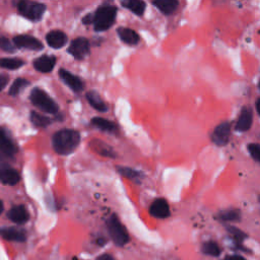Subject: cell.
<instances>
[{
  "mask_svg": "<svg viewBox=\"0 0 260 260\" xmlns=\"http://www.w3.org/2000/svg\"><path fill=\"white\" fill-rule=\"evenodd\" d=\"M80 142V135L73 129H62L56 132L52 138L54 150L62 155L71 153Z\"/></svg>",
  "mask_w": 260,
  "mask_h": 260,
  "instance_id": "obj_1",
  "label": "cell"
},
{
  "mask_svg": "<svg viewBox=\"0 0 260 260\" xmlns=\"http://www.w3.org/2000/svg\"><path fill=\"white\" fill-rule=\"evenodd\" d=\"M117 8L114 5H103L98 8L93 15V26L98 31L110 28L116 20Z\"/></svg>",
  "mask_w": 260,
  "mask_h": 260,
  "instance_id": "obj_2",
  "label": "cell"
},
{
  "mask_svg": "<svg viewBox=\"0 0 260 260\" xmlns=\"http://www.w3.org/2000/svg\"><path fill=\"white\" fill-rule=\"evenodd\" d=\"M30 101L31 103L39 108L40 110L49 113L56 114L58 112V105L54 102V100L43 89L36 87L30 92Z\"/></svg>",
  "mask_w": 260,
  "mask_h": 260,
  "instance_id": "obj_3",
  "label": "cell"
},
{
  "mask_svg": "<svg viewBox=\"0 0 260 260\" xmlns=\"http://www.w3.org/2000/svg\"><path fill=\"white\" fill-rule=\"evenodd\" d=\"M109 235L118 246H124L129 241L128 233L116 214H112L107 220Z\"/></svg>",
  "mask_w": 260,
  "mask_h": 260,
  "instance_id": "obj_4",
  "label": "cell"
},
{
  "mask_svg": "<svg viewBox=\"0 0 260 260\" xmlns=\"http://www.w3.org/2000/svg\"><path fill=\"white\" fill-rule=\"evenodd\" d=\"M18 12L29 20H40L46 10V6L43 3L35 1H19L17 3Z\"/></svg>",
  "mask_w": 260,
  "mask_h": 260,
  "instance_id": "obj_5",
  "label": "cell"
},
{
  "mask_svg": "<svg viewBox=\"0 0 260 260\" xmlns=\"http://www.w3.org/2000/svg\"><path fill=\"white\" fill-rule=\"evenodd\" d=\"M67 51L75 59L82 60L89 53V42L85 38H76L71 42Z\"/></svg>",
  "mask_w": 260,
  "mask_h": 260,
  "instance_id": "obj_6",
  "label": "cell"
},
{
  "mask_svg": "<svg viewBox=\"0 0 260 260\" xmlns=\"http://www.w3.org/2000/svg\"><path fill=\"white\" fill-rule=\"evenodd\" d=\"M230 134H231V124L229 122H222L214 128L211 134V140L216 145L222 146L229 142Z\"/></svg>",
  "mask_w": 260,
  "mask_h": 260,
  "instance_id": "obj_7",
  "label": "cell"
},
{
  "mask_svg": "<svg viewBox=\"0 0 260 260\" xmlns=\"http://www.w3.org/2000/svg\"><path fill=\"white\" fill-rule=\"evenodd\" d=\"M13 44L18 48H23L32 51H40L43 49V44L36 38L27 35H19L13 38Z\"/></svg>",
  "mask_w": 260,
  "mask_h": 260,
  "instance_id": "obj_8",
  "label": "cell"
},
{
  "mask_svg": "<svg viewBox=\"0 0 260 260\" xmlns=\"http://www.w3.org/2000/svg\"><path fill=\"white\" fill-rule=\"evenodd\" d=\"M59 76L63 80V82L66 85H68L75 92H79L84 88L83 81L78 76L72 74L68 70L60 69L59 70Z\"/></svg>",
  "mask_w": 260,
  "mask_h": 260,
  "instance_id": "obj_9",
  "label": "cell"
},
{
  "mask_svg": "<svg viewBox=\"0 0 260 260\" xmlns=\"http://www.w3.org/2000/svg\"><path fill=\"white\" fill-rule=\"evenodd\" d=\"M253 121V113L250 107H244L240 113L236 124V130L240 132H245L250 129Z\"/></svg>",
  "mask_w": 260,
  "mask_h": 260,
  "instance_id": "obj_10",
  "label": "cell"
},
{
  "mask_svg": "<svg viewBox=\"0 0 260 260\" xmlns=\"http://www.w3.org/2000/svg\"><path fill=\"white\" fill-rule=\"evenodd\" d=\"M149 212L152 216L156 218H166L170 215V207L168 202L164 198H158L151 203L149 207Z\"/></svg>",
  "mask_w": 260,
  "mask_h": 260,
  "instance_id": "obj_11",
  "label": "cell"
},
{
  "mask_svg": "<svg viewBox=\"0 0 260 260\" xmlns=\"http://www.w3.org/2000/svg\"><path fill=\"white\" fill-rule=\"evenodd\" d=\"M20 180L19 174L14 169H11L7 166H0V182L5 185L13 186L17 184Z\"/></svg>",
  "mask_w": 260,
  "mask_h": 260,
  "instance_id": "obj_12",
  "label": "cell"
},
{
  "mask_svg": "<svg viewBox=\"0 0 260 260\" xmlns=\"http://www.w3.org/2000/svg\"><path fill=\"white\" fill-rule=\"evenodd\" d=\"M56 64V57L52 55H43L34 61V67L40 72L48 73L53 70Z\"/></svg>",
  "mask_w": 260,
  "mask_h": 260,
  "instance_id": "obj_13",
  "label": "cell"
},
{
  "mask_svg": "<svg viewBox=\"0 0 260 260\" xmlns=\"http://www.w3.org/2000/svg\"><path fill=\"white\" fill-rule=\"evenodd\" d=\"M0 236L5 240L13 242H24L26 239V235L23 230L13 226L0 228Z\"/></svg>",
  "mask_w": 260,
  "mask_h": 260,
  "instance_id": "obj_14",
  "label": "cell"
},
{
  "mask_svg": "<svg viewBox=\"0 0 260 260\" xmlns=\"http://www.w3.org/2000/svg\"><path fill=\"white\" fill-rule=\"evenodd\" d=\"M7 216L11 221L19 224L26 222L29 218V214L23 205H16L10 208V210L7 213Z\"/></svg>",
  "mask_w": 260,
  "mask_h": 260,
  "instance_id": "obj_15",
  "label": "cell"
},
{
  "mask_svg": "<svg viewBox=\"0 0 260 260\" xmlns=\"http://www.w3.org/2000/svg\"><path fill=\"white\" fill-rule=\"evenodd\" d=\"M46 41L50 47L54 49H60L66 44L67 36L62 30H51L47 34Z\"/></svg>",
  "mask_w": 260,
  "mask_h": 260,
  "instance_id": "obj_16",
  "label": "cell"
},
{
  "mask_svg": "<svg viewBox=\"0 0 260 260\" xmlns=\"http://www.w3.org/2000/svg\"><path fill=\"white\" fill-rule=\"evenodd\" d=\"M90 123L94 127L103 130V131L112 133V134H116V133L119 132L118 126L114 122H112V121H110L108 119L102 118V117H94V118H92Z\"/></svg>",
  "mask_w": 260,
  "mask_h": 260,
  "instance_id": "obj_17",
  "label": "cell"
},
{
  "mask_svg": "<svg viewBox=\"0 0 260 260\" xmlns=\"http://www.w3.org/2000/svg\"><path fill=\"white\" fill-rule=\"evenodd\" d=\"M117 34L120 40L127 45H136L139 42L138 34L128 27H119L117 29Z\"/></svg>",
  "mask_w": 260,
  "mask_h": 260,
  "instance_id": "obj_18",
  "label": "cell"
},
{
  "mask_svg": "<svg viewBox=\"0 0 260 260\" xmlns=\"http://www.w3.org/2000/svg\"><path fill=\"white\" fill-rule=\"evenodd\" d=\"M87 102L89 103V105L95 109L99 112H106L108 110L107 104L102 100V98L100 96L99 93H96L93 90H89L86 92L85 94Z\"/></svg>",
  "mask_w": 260,
  "mask_h": 260,
  "instance_id": "obj_19",
  "label": "cell"
},
{
  "mask_svg": "<svg viewBox=\"0 0 260 260\" xmlns=\"http://www.w3.org/2000/svg\"><path fill=\"white\" fill-rule=\"evenodd\" d=\"M152 4L162 13L171 14L177 9L179 2L176 0H158L152 1Z\"/></svg>",
  "mask_w": 260,
  "mask_h": 260,
  "instance_id": "obj_20",
  "label": "cell"
},
{
  "mask_svg": "<svg viewBox=\"0 0 260 260\" xmlns=\"http://www.w3.org/2000/svg\"><path fill=\"white\" fill-rule=\"evenodd\" d=\"M121 4L131 10L133 13L137 14V15H142L144 10H145V2L144 1H140V0H126V1H122Z\"/></svg>",
  "mask_w": 260,
  "mask_h": 260,
  "instance_id": "obj_21",
  "label": "cell"
},
{
  "mask_svg": "<svg viewBox=\"0 0 260 260\" xmlns=\"http://www.w3.org/2000/svg\"><path fill=\"white\" fill-rule=\"evenodd\" d=\"M30 121L37 127H46L51 124V119L49 117L39 114L37 112L30 113Z\"/></svg>",
  "mask_w": 260,
  "mask_h": 260,
  "instance_id": "obj_22",
  "label": "cell"
},
{
  "mask_svg": "<svg viewBox=\"0 0 260 260\" xmlns=\"http://www.w3.org/2000/svg\"><path fill=\"white\" fill-rule=\"evenodd\" d=\"M24 62L16 58H2L0 59V67L5 69H17L20 68Z\"/></svg>",
  "mask_w": 260,
  "mask_h": 260,
  "instance_id": "obj_23",
  "label": "cell"
},
{
  "mask_svg": "<svg viewBox=\"0 0 260 260\" xmlns=\"http://www.w3.org/2000/svg\"><path fill=\"white\" fill-rule=\"evenodd\" d=\"M202 251L207 254V255H210V256H218L221 252L219 246L213 242V241H208V242H205L203 245H202Z\"/></svg>",
  "mask_w": 260,
  "mask_h": 260,
  "instance_id": "obj_24",
  "label": "cell"
},
{
  "mask_svg": "<svg viewBox=\"0 0 260 260\" xmlns=\"http://www.w3.org/2000/svg\"><path fill=\"white\" fill-rule=\"evenodd\" d=\"M218 217L223 221H237L241 218V213L238 209H229L219 213Z\"/></svg>",
  "mask_w": 260,
  "mask_h": 260,
  "instance_id": "obj_25",
  "label": "cell"
},
{
  "mask_svg": "<svg viewBox=\"0 0 260 260\" xmlns=\"http://www.w3.org/2000/svg\"><path fill=\"white\" fill-rule=\"evenodd\" d=\"M28 84H29L28 80H26L24 78H17V79H15L14 82L12 83V85L10 86L9 94L10 95H17Z\"/></svg>",
  "mask_w": 260,
  "mask_h": 260,
  "instance_id": "obj_26",
  "label": "cell"
},
{
  "mask_svg": "<svg viewBox=\"0 0 260 260\" xmlns=\"http://www.w3.org/2000/svg\"><path fill=\"white\" fill-rule=\"evenodd\" d=\"M116 169L120 175H122L123 177H125L127 179L135 180L137 178L139 179V177H140V172H138L134 169H131L128 167H121V166H118Z\"/></svg>",
  "mask_w": 260,
  "mask_h": 260,
  "instance_id": "obj_27",
  "label": "cell"
},
{
  "mask_svg": "<svg viewBox=\"0 0 260 260\" xmlns=\"http://www.w3.org/2000/svg\"><path fill=\"white\" fill-rule=\"evenodd\" d=\"M93 142L95 143V145L91 144V146L100 154L105 155V156H110V157H114L115 156V152L112 150V148L109 145H107V144H105V143H103L101 141H93Z\"/></svg>",
  "mask_w": 260,
  "mask_h": 260,
  "instance_id": "obj_28",
  "label": "cell"
},
{
  "mask_svg": "<svg viewBox=\"0 0 260 260\" xmlns=\"http://www.w3.org/2000/svg\"><path fill=\"white\" fill-rule=\"evenodd\" d=\"M248 151L255 161H260V146L258 143H250L248 144Z\"/></svg>",
  "mask_w": 260,
  "mask_h": 260,
  "instance_id": "obj_29",
  "label": "cell"
},
{
  "mask_svg": "<svg viewBox=\"0 0 260 260\" xmlns=\"http://www.w3.org/2000/svg\"><path fill=\"white\" fill-rule=\"evenodd\" d=\"M226 230L230 232V234L233 236V238L236 240V241H242L246 235L239 229L235 228V226H232V225H228L226 226Z\"/></svg>",
  "mask_w": 260,
  "mask_h": 260,
  "instance_id": "obj_30",
  "label": "cell"
},
{
  "mask_svg": "<svg viewBox=\"0 0 260 260\" xmlns=\"http://www.w3.org/2000/svg\"><path fill=\"white\" fill-rule=\"evenodd\" d=\"M0 48L9 53H12L15 51L14 45L6 38H0Z\"/></svg>",
  "mask_w": 260,
  "mask_h": 260,
  "instance_id": "obj_31",
  "label": "cell"
},
{
  "mask_svg": "<svg viewBox=\"0 0 260 260\" xmlns=\"http://www.w3.org/2000/svg\"><path fill=\"white\" fill-rule=\"evenodd\" d=\"M9 81V77L6 74H0V91L6 86Z\"/></svg>",
  "mask_w": 260,
  "mask_h": 260,
  "instance_id": "obj_32",
  "label": "cell"
},
{
  "mask_svg": "<svg viewBox=\"0 0 260 260\" xmlns=\"http://www.w3.org/2000/svg\"><path fill=\"white\" fill-rule=\"evenodd\" d=\"M10 140V138L7 136L6 132L3 129H0V145L8 142Z\"/></svg>",
  "mask_w": 260,
  "mask_h": 260,
  "instance_id": "obj_33",
  "label": "cell"
},
{
  "mask_svg": "<svg viewBox=\"0 0 260 260\" xmlns=\"http://www.w3.org/2000/svg\"><path fill=\"white\" fill-rule=\"evenodd\" d=\"M92 20H93V15L92 14H86L83 18H82V22L84 24H90L92 23Z\"/></svg>",
  "mask_w": 260,
  "mask_h": 260,
  "instance_id": "obj_34",
  "label": "cell"
},
{
  "mask_svg": "<svg viewBox=\"0 0 260 260\" xmlns=\"http://www.w3.org/2000/svg\"><path fill=\"white\" fill-rule=\"evenodd\" d=\"M222 260H247V259L239 255H231V256H226Z\"/></svg>",
  "mask_w": 260,
  "mask_h": 260,
  "instance_id": "obj_35",
  "label": "cell"
},
{
  "mask_svg": "<svg viewBox=\"0 0 260 260\" xmlns=\"http://www.w3.org/2000/svg\"><path fill=\"white\" fill-rule=\"evenodd\" d=\"M96 260H115V259L111 255H109V254H103Z\"/></svg>",
  "mask_w": 260,
  "mask_h": 260,
  "instance_id": "obj_36",
  "label": "cell"
},
{
  "mask_svg": "<svg viewBox=\"0 0 260 260\" xmlns=\"http://www.w3.org/2000/svg\"><path fill=\"white\" fill-rule=\"evenodd\" d=\"M8 158H9V157L0 149V161H1V162H2V161H5V160L8 159Z\"/></svg>",
  "mask_w": 260,
  "mask_h": 260,
  "instance_id": "obj_37",
  "label": "cell"
},
{
  "mask_svg": "<svg viewBox=\"0 0 260 260\" xmlns=\"http://www.w3.org/2000/svg\"><path fill=\"white\" fill-rule=\"evenodd\" d=\"M255 106H256V110H257V113L259 114V99H257V100H256V104H255Z\"/></svg>",
  "mask_w": 260,
  "mask_h": 260,
  "instance_id": "obj_38",
  "label": "cell"
},
{
  "mask_svg": "<svg viewBox=\"0 0 260 260\" xmlns=\"http://www.w3.org/2000/svg\"><path fill=\"white\" fill-rule=\"evenodd\" d=\"M98 243H99L100 245H103V244L105 243V240H104V239H99V240H98Z\"/></svg>",
  "mask_w": 260,
  "mask_h": 260,
  "instance_id": "obj_39",
  "label": "cell"
},
{
  "mask_svg": "<svg viewBox=\"0 0 260 260\" xmlns=\"http://www.w3.org/2000/svg\"><path fill=\"white\" fill-rule=\"evenodd\" d=\"M2 211H3V203H2V201L0 200V214L2 213Z\"/></svg>",
  "mask_w": 260,
  "mask_h": 260,
  "instance_id": "obj_40",
  "label": "cell"
}]
</instances>
